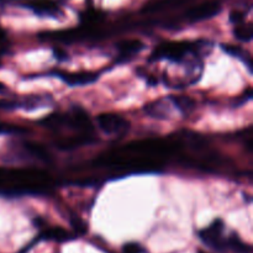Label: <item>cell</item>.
<instances>
[{
	"label": "cell",
	"mask_w": 253,
	"mask_h": 253,
	"mask_svg": "<svg viewBox=\"0 0 253 253\" xmlns=\"http://www.w3.org/2000/svg\"><path fill=\"white\" fill-rule=\"evenodd\" d=\"M52 76L62 79L68 86H81L88 85V84L94 83L99 79V74L95 72H77V73H71V72L64 71H53Z\"/></svg>",
	"instance_id": "5"
},
{
	"label": "cell",
	"mask_w": 253,
	"mask_h": 253,
	"mask_svg": "<svg viewBox=\"0 0 253 253\" xmlns=\"http://www.w3.org/2000/svg\"><path fill=\"white\" fill-rule=\"evenodd\" d=\"M145 113L147 115H150L151 118H155V119H168L169 116V109L168 106L166 105L165 101L163 100H157V101H153V103L147 104V105L143 108Z\"/></svg>",
	"instance_id": "12"
},
{
	"label": "cell",
	"mask_w": 253,
	"mask_h": 253,
	"mask_svg": "<svg viewBox=\"0 0 253 253\" xmlns=\"http://www.w3.org/2000/svg\"><path fill=\"white\" fill-rule=\"evenodd\" d=\"M200 241L211 249L212 251L219 253H252L250 245L242 241L239 235L232 232L225 235V224L221 219H216L208 227L198 232Z\"/></svg>",
	"instance_id": "1"
},
{
	"label": "cell",
	"mask_w": 253,
	"mask_h": 253,
	"mask_svg": "<svg viewBox=\"0 0 253 253\" xmlns=\"http://www.w3.org/2000/svg\"><path fill=\"white\" fill-rule=\"evenodd\" d=\"M123 253H145V249L136 242H128L124 245Z\"/></svg>",
	"instance_id": "17"
},
{
	"label": "cell",
	"mask_w": 253,
	"mask_h": 253,
	"mask_svg": "<svg viewBox=\"0 0 253 253\" xmlns=\"http://www.w3.org/2000/svg\"><path fill=\"white\" fill-rule=\"evenodd\" d=\"M116 49L119 51V58L118 63H124L135 57L136 54L140 53L143 48H145V43L138 39H127L121 40L120 42L116 43Z\"/></svg>",
	"instance_id": "7"
},
{
	"label": "cell",
	"mask_w": 253,
	"mask_h": 253,
	"mask_svg": "<svg viewBox=\"0 0 253 253\" xmlns=\"http://www.w3.org/2000/svg\"><path fill=\"white\" fill-rule=\"evenodd\" d=\"M234 36L236 37L239 41L242 42H250L252 40L253 31H252V25L251 24H239L235 25L234 29Z\"/></svg>",
	"instance_id": "14"
},
{
	"label": "cell",
	"mask_w": 253,
	"mask_h": 253,
	"mask_svg": "<svg viewBox=\"0 0 253 253\" xmlns=\"http://www.w3.org/2000/svg\"><path fill=\"white\" fill-rule=\"evenodd\" d=\"M188 1H190V0H153V1H150L143 6L142 12H145V14H153V12L163 11L166 9L182 6V5H184Z\"/></svg>",
	"instance_id": "8"
},
{
	"label": "cell",
	"mask_w": 253,
	"mask_h": 253,
	"mask_svg": "<svg viewBox=\"0 0 253 253\" xmlns=\"http://www.w3.org/2000/svg\"><path fill=\"white\" fill-rule=\"evenodd\" d=\"M221 11V4L217 0H208V1L189 7L184 12V20L189 22H199L203 20L211 19Z\"/></svg>",
	"instance_id": "4"
},
{
	"label": "cell",
	"mask_w": 253,
	"mask_h": 253,
	"mask_svg": "<svg viewBox=\"0 0 253 253\" xmlns=\"http://www.w3.org/2000/svg\"><path fill=\"white\" fill-rule=\"evenodd\" d=\"M4 39H5V32L2 31V30H0V41H2Z\"/></svg>",
	"instance_id": "20"
},
{
	"label": "cell",
	"mask_w": 253,
	"mask_h": 253,
	"mask_svg": "<svg viewBox=\"0 0 253 253\" xmlns=\"http://www.w3.org/2000/svg\"><path fill=\"white\" fill-rule=\"evenodd\" d=\"M96 124L103 132L111 136L125 135L130 130V123L118 114H100L96 118Z\"/></svg>",
	"instance_id": "3"
},
{
	"label": "cell",
	"mask_w": 253,
	"mask_h": 253,
	"mask_svg": "<svg viewBox=\"0 0 253 253\" xmlns=\"http://www.w3.org/2000/svg\"><path fill=\"white\" fill-rule=\"evenodd\" d=\"M53 54H54V58L59 62H64L68 59V54H67V52L64 51V49L58 48V47H56V48L53 49Z\"/></svg>",
	"instance_id": "19"
},
{
	"label": "cell",
	"mask_w": 253,
	"mask_h": 253,
	"mask_svg": "<svg viewBox=\"0 0 253 253\" xmlns=\"http://www.w3.org/2000/svg\"><path fill=\"white\" fill-rule=\"evenodd\" d=\"M245 20V14L242 11H237V10H234V11L230 12V22H232L234 25L242 24Z\"/></svg>",
	"instance_id": "18"
},
{
	"label": "cell",
	"mask_w": 253,
	"mask_h": 253,
	"mask_svg": "<svg viewBox=\"0 0 253 253\" xmlns=\"http://www.w3.org/2000/svg\"><path fill=\"white\" fill-rule=\"evenodd\" d=\"M169 100L172 101L173 105L183 114V115H188L192 113L195 109V101L193 100L189 96H183V95H170Z\"/></svg>",
	"instance_id": "13"
},
{
	"label": "cell",
	"mask_w": 253,
	"mask_h": 253,
	"mask_svg": "<svg viewBox=\"0 0 253 253\" xmlns=\"http://www.w3.org/2000/svg\"><path fill=\"white\" fill-rule=\"evenodd\" d=\"M76 237V234H72V232L67 231V230L62 229V227L59 226L49 227V229H46L43 232H41V235H40V239L52 240V241L56 242H68L74 240Z\"/></svg>",
	"instance_id": "10"
},
{
	"label": "cell",
	"mask_w": 253,
	"mask_h": 253,
	"mask_svg": "<svg viewBox=\"0 0 253 253\" xmlns=\"http://www.w3.org/2000/svg\"><path fill=\"white\" fill-rule=\"evenodd\" d=\"M205 41H169L160 44L153 49L150 56V62L168 59L174 63H184L188 56H198Z\"/></svg>",
	"instance_id": "2"
},
{
	"label": "cell",
	"mask_w": 253,
	"mask_h": 253,
	"mask_svg": "<svg viewBox=\"0 0 253 253\" xmlns=\"http://www.w3.org/2000/svg\"><path fill=\"white\" fill-rule=\"evenodd\" d=\"M25 150L29 151L32 156L40 158L42 161H49L51 157H49V153L47 152V150L44 147H42L41 145H37V143L34 142H26L24 145Z\"/></svg>",
	"instance_id": "15"
},
{
	"label": "cell",
	"mask_w": 253,
	"mask_h": 253,
	"mask_svg": "<svg viewBox=\"0 0 253 253\" xmlns=\"http://www.w3.org/2000/svg\"><path fill=\"white\" fill-rule=\"evenodd\" d=\"M71 225L72 227H73L74 234L77 235V237L86 234V231H88V227H86L85 222H84L81 217L77 216V215H72L71 216Z\"/></svg>",
	"instance_id": "16"
},
{
	"label": "cell",
	"mask_w": 253,
	"mask_h": 253,
	"mask_svg": "<svg viewBox=\"0 0 253 253\" xmlns=\"http://www.w3.org/2000/svg\"><path fill=\"white\" fill-rule=\"evenodd\" d=\"M221 48L222 51L226 52L227 54H230V56L235 57V58L244 62V63L247 66V68H249L250 71H252V57L249 51L244 49L242 47L234 46V44H227V43L221 44Z\"/></svg>",
	"instance_id": "11"
},
{
	"label": "cell",
	"mask_w": 253,
	"mask_h": 253,
	"mask_svg": "<svg viewBox=\"0 0 253 253\" xmlns=\"http://www.w3.org/2000/svg\"><path fill=\"white\" fill-rule=\"evenodd\" d=\"M22 5L31 9L39 16L58 17L62 15V10L53 0H24Z\"/></svg>",
	"instance_id": "6"
},
{
	"label": "cell",
	"mask_w": 253,
	"mask_h": 253,
	"mask_svg": "<svg viewBox=\"0 0 253 253\" xmlns=\"http://www.w3.org/2000/svg\"><path fill=\"white\" fill-rule=\"evenodd\" d=\"M95 141L94 136H88V135H77L76 137H67V138H61L59 141H57L56 146L59 148V150L68 151V150H74L76 147H79V146L88 145V143H91Z\"/></svg>",
	"instance_id": "9"
}]
</instances>
